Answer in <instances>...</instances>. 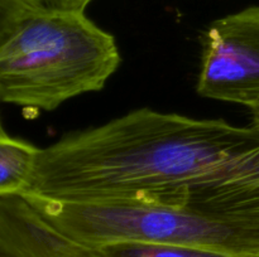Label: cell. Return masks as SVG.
<instances>
[{
  "mask_svg": "<svg viewBox=\"0 0 259 257\" xmlns=\"http://www.w3.org/2000/svg\"><path fill=\"white\" fill-rule=\"evenodd\" d=\"M45 8L42 0H0V48Z\"/></svg>",
  "mask_w": 259,
  "mask_h": 257,
  "instance_id": "8",
  "label": "cell"
},
{
  "mask_svg": "<svg viewBox=\"0 0 259 257\" xmlns=\"http://www.w3.org/2000/svg\"><path fill=\"white\" fill-rule=\"evenodd\" d=\"M258 257H259V256H258Z\"/></svg>",
  "mask_w": 259,
  "mask_h": 257,
  "instance_id": "12",
  "label": "cell"
},
{
  "mask_svg": "<svg viewBox=\"0 0 259 257\" xmlns=\"http://www.w3.org/2000/svg\"><path fill=\"white\" fill-rule=\"evenodd\" d=\"M53 226L91 246L144 242L258 257L259 236L185 207L148 202H56L25 197Z\"/></svg>",
  "mask_w": 259,
  "mask_h": 257,
  "instance_id": "3",
  "label": "cell"
},
{
  "mask_svg": "<svg viewBox=\"0 0 259 257\" xmlns=\"http://www.w3.org/2000/svg\"><path fill=\"white\" fill-rule=\"evenodd\" d=\"M197 93L210 100L259 106V7L214 20L201 37Z\"/></svg>",
  "mask_w": 259,
  "mask_h": 257,
  "instance_id": "4",
  "label": "cell"
},
{
  "mask_svg": "<svg viewBox=\"0 0 259 257\" xmlns=\"http://www.w3.org/2000/svg\"><path fill=\"white\" fill-rule=\"evenodd\" d=\"M254 126L138 108L40 148L20 196L184 207L187 188L247 148Z\"/></svg>",
  "mask_w": 259,
  "mask_h": 257,
  "instance_id": "1",
  "label": "cell"
},
{
  "mask_svg": "<svg viewBox=\"0 0 259 257\" xmlns=\"http://www.w3.org/2000/svg\"><path fill=\"white\" fill-rule=\"evenodd\" d=\"M184 207L259 236V133L247 148L191 184Z\"/></svg>",
  "mask_w": 259,
  "mask_h": 257,
  "instance_id": "5",
  "label": "cell"
},
{
  "mask_svg": "<svg viewBox=\"0 0 259 257\" xmlns=\"http://www.w3.org/2000/svg\"><path fill=\"white\" fill-rule=\"evenodd\" d=\"M250 115H252V123L250 125L259 130V106L250 110Z\"/></svg>",
  "mask_w": 259,
  "mask_h": 257,
  "instance_id": "10",
  "label": "cell"
},
{
  "mask_svg": "<svg viewBox=\"0 0 259 257\" xmlns=\"http://www.w3.org/2000/svg\"><path fill=\"white\" fill-rule=\"evenodd\" d=\"M43 4L48 8L67 10H83L93 0H42Z\"/></svg>",
  "mask_w": 259,
  "mask_h": 257,
  "instance_id": "9",
  "label": "cell"
},
{
  "mask_svg": "<svg viewBox=\"0 0 259 257\" xmlns=\"http://www.w3.org/2000/svg\"><path fill=\"white\" fill-rule=\"evenodd\" d=\"M96 247L100 257H230L195 247L144 242H113Z\"/></svg>",
  "mask_w": 259,
  "mask_h": 257,
  "instance_id": "7",
  "label": "cell"
},
{
  "mask_svg": "<svg viewBox=\"0 0 259 257\" xmlns=\"http://www.w3.org/2000/svg\"><path fill=\"white\" fill-rule=\"evenodd\" d=\"M39 149L13 138L0 126V197L22 194L27 189Z\"/></svg>",
  "mask_w": 259,
  "mask_h": 257,
  "instance_id": "6",
  "label": "cell"
},
{
  "mask_svg": "<svg viewBox=\"0 0 259 257\" xmlns=\"http://www.w3.org/2000/svg\"><path fill=\"white\" fill-rule=\"evenodd\" d=\"M120 62L115 38L83 10L46 7L0 48V102L53 111L103 90Z\"/></svg>",
  "mask_w": 259,
  "mask_h": 257,
  "instance_id": "2",
  "label": "cell"
},
{
  "mask_svg": "<svg viewBox=\"0 0 259 257\" xmlns=\"http://www.w3.org/2000/svg\"><path fill=\"white\" fill-rule=\"evenodd\" d=\"M0 126H3V123H2V121H0Z\"/></svg>",
  "mask_w": 259,
  "mask_h": 257,
  "instance_id": "11",
  "label": "cell"
}]
</instances>
